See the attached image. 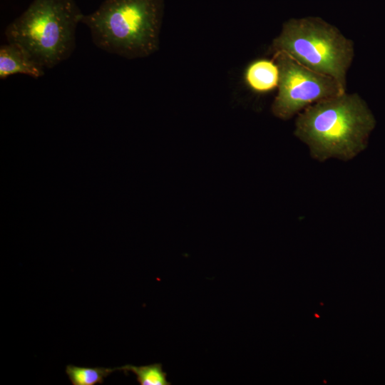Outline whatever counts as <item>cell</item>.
<instances>
[{
    "label": "cell",
    "instance_id": "4",
    "mask_svg": "<svg viewBox=\"0 0 385 385\" xmlns=\"http://www.w3.org/2000/svg\"><path fill=\"white\" fill-rule=\"evenodd\" d=\"M271 50L282 51L304 66L334 78L346 89L354 43L319 17L292 19L283 25Z\"/></svg>",
    "mask_w": 385,
    "mask_h": 385
},
{
    "label": "cell",
    "instance_id": "5",
    "mask_svg": "<svg viewBox=\"0 0 385 385\" xmlns=\"http://www.w3.org/2000/svg\"><path fill=\"white\" fill-rule=\"evenodd\" d=\"M273 60L279 82L272 111L279 118L289 119L314 103L346 92L332 77L304 66L284 51L274 52Z\"/></svg>",
    "mask_w": 385,
    "mask_h": 385
},
{
    "label": "cell",
    "instance_id": "7",
    "mask_svg": "<svg viewBox=\"0 0 385 385\" xmlns=\"http://www.w3.org/2000/svg\"><path fill=\"white\" fill-rule=\"evenodd\" d=\"M244 80L252 91L267 93L278 87L279 69L274 60L257 59L246 68Z\"/></svg>",
    "mask_w": 385,
    "mask_h": 385
},
{
    "label": "cell",
    "instance_id": "8",
    "mask_svg": "<svg viewBox=\"0 0 385 385\" xmlns=\"http://www.w3.org/2000/svg\"><path fill=\"white\" fill-rule=\"evenodd\" d=\"M116 370V367L91 368L69 364L66 368V374L73 385H96L103 384L104 379Z\"/></svg>",
    "mask_w": 385,
    "mask_h": 385
},
{
    "label": "cell",
    "instance_id": "1",
    "mask_svg": "<svg viewBox=\"0 0 385 385\" xmlns=\"http://www.w3.org/2000/svg\"><path fill=\"white\" fill-rule=\"evenodd\" d=\"M376 120L365 101L346 92L314 103L298 113L294 135L318 161H348L363 151Z\"/></svg>",
    "mask_w": 385,
    "mask_h": 385
},
{
    "label": "cell",
    "instance_id": "9",
    "mask_svg": "<svg viewBox=\"0 0 385 385\" xmlns=\"http://www.w3.org/2000/svg\"><path fill=\"white\" fill-rule=\"evenodd\" d=\"M117 370L127 372L131 371L135 376L140 385H170L171 383L166 379L167 374L163 370L160 363L152 364L146 366H135L126 364L120 367H116Z\"/></svg>",
    "mask_w": 385,
    "mask_h": 385
},
{
    "label": "cell",
    "instance_id": "6",
    "mask_svg": "<svg viewBox=\"0 0 385 385\" xmlns=\"http://www.w3.org/2000/svg\"><path fill=\"white\" fill-rule=\"evenodd\" d=\"M21 73L34 78L44 75V68L34 61L19 45L12 43L0 47V78Z\"/></svg>",
    "mask_w": 385,
    "mask_h": 385
},
{
    "label": "cell",
    "instance_id": "2",
    "mask_svg": "<svg viewBox=\"0 0 385 385\" xmlns=\"http://www.w3.org/2000/svg\"><path fill=\"white\" fill-rule=\"evenodd\" d=\"M83 16L74 0H33L4 34L8 43L21 46L43 68H51L72 55Z\"/></svg>",
    "mask_w": 385,
    "mask_h": 385
},
{
    "label": "cell",
    "instance_id": "3",
    "mask_svg": "<svg viewBox=\"0 0 385 385\" xmlns=\"http://www.w3.org/2000/svg\"><path fill=\"white\" fill-rule=\"evenodd\" d=\"M160 0H105L81 23L93 43L111 54L128 58L146 56L158 48Z\"/></svg>",
    "mask_w": 385,
    "mask_h": 385
}]
</instances>
